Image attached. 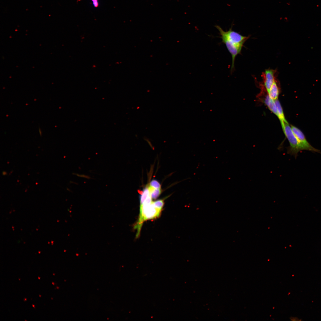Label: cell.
Returning a JSON list of instances; mask_svg holds the SVG:
<instances>
[{
    "instance_id": "obj_1",
    "label": "cell",
    "mask_w": 321,
    "mask_h": 321,
    "mask_svg": "<svg viewBox=\"0 0 321 321\" xmlns=\"http://www.w3.org/2000/svg\"><path fill=\"white\" fill-rule=\"evenodd\" d=\"M281 123L283 132L290 144L288 153L296 157L298 153L302 150L300 144L288 122L281 121Z\"/></svg>"
},
{
    "instance_id": "obj_2",
    "label": "cell",
    "mask_w": 321,
    "mask_h": 321,
    "mask_svg": "<svg viewBox=\"0 0 321 321\" xmlns=\"http://www.w3.org/2000/svg\"><path fill=\"white\" fill-rule=\"evenodd\" d=\"M219 32L221 38H224L230 42L239 46H243L245 41L248 38L232 30L231 28L228 31H225L218 25L215 26Z\"/></svg>"
},
{
    "instance_id": "obj_3",
    "label": "cell",
    "mask_w": 321,
    "mask_h": 321,
    "mask_svg": "<svg viewBox=\"0 0 321 321\" xmlns=\"http://www.w3.org/2000/svg\"><path fill=\"white\" fill-rule=\"evenodd\" d=\"M293 132L297 138L302 150H306L321 153L320 151L315 148L308 142L303 132L296 127L291 125Z\"/></svg>"
},
{
    "instance_id": "obj_4",
    "label": "cell",
    "mask_w": 321,
    "mask_h": 321,
    "mask_svg": "<svg viewBox=\"0 0 321 321\" xmlns=\"http://www.w3.org/2000/svg\"><path fill=\"white\" fill-rule=\"evenodd\" d=\"M221 39L222 42L225 45L232 56V64L231 68L232 72L234 69V62L236 57L238 54H240L243 46L235 44L224 38Z\"/></svg>"
},
{
    "instance_id": "obj_5",
    "label": "cell",
    "mask_w": 321,
    "mask_h": 321,
    "mask_svg": "<svg viewBox=\"0 0 321 321\" xmlns=\"http://www.w3.org/2000/svg\"><path fill=\"white\" fill-rule=\"evenodd\" d=\"M276 70L267 69L265 70L262 75L265 87L268 93L276 80Z\"/></svg>"
},
{
    "instance_id": "obj_6",
    "label": "cell",
    "mask_w": 321,
    "mask_h": 321,
    "mask_svg": "<svg viewBox=\"0 0 321 321\" xmlns=\"http://www.w3.org/2000/svg\"><path fill=\"white\" fill-rule=\"evenodd\" d=\"M264 103L269 109L277 117V109L275 101L271 99L268 95L265 97Z\"/></svg>"
},
{
    "instance_id": "obj_7",
    "label": "cell",
    "mask_w": 321,
    "mask_h": 321,
    "mask_svg": "<svg viewBox=\"0 0 321 321\" xmlns=\"http://www.w3.org/2000/svg\"><path fill=\"white\" fill-rule=\"evenodd\" d=\"M279 94V89L276 80L268 93V95L271 99L275 100L277 99Z\"/></svg>"
},
{
    "instance_id": "obj_8",
    "label": "cell",
    "mask_w": 321,
    "mask_h": 321,
    "mask_svg": "<svg viewBox=\"0 0 321 321\" xmlns=\"http://www.w3.org/2000/svg\"><path fill=\"white\" fill-rule=\"evenodd\" d=\"M274 101L277 109V117L279 119L280 122L283 121L284 122H287L285 118L283 110L279 101L278 99Z\"/></svg>"
},
{
    "instance_id": "obj_9",
    "label": "cell",
    "mask_w": 321,
    "mask_h": 321,
    "mask_svg": "<svg viewBox=\"0 0 321 321\" xmlns=\"http://www.w3.org/2000/svg\"><path fill=\"white\" fill-rule=\"evenodd\" d=\"M148 188L150 194L152 199H157L160 195L161 193V188H155L149 185H148Z\"/></svg>"
},
{
    "instance_id": "obj_10",
    "label": "cell",
    "mask_w": 321,
    "mask_h": 321,
    "mask_svg": "<svg viewBox=\"0 0 321 321\" xmlns=\"http://www.w3.org/2000/svg\"><path fill=\"white\" fill-rule=\"evenodd\" d=\"M140 194L141 195L140 197V205H141L143 204L149 194V191L148 185L146 187L143 189L142 192H140Z\"/></svg>"
},
{
    "instance_id": "obj_11",
    "label": "cell",
    "mask_w": 321,
    "mask_h": 321,
    "mask_svg": "<svg viewBox=\"0 0 321 321\" xmlns=\"http://www.w3.org/2000/svg\"><path fill=\"white\" fill-rule=\"evenodd\" d=\"M153 204L156 207L162 210L164 204L163 200L160 199L153 202Z\"/></svg>"
},
{
    "instance_id": "obj_12",
    "label": "cell",
    "mask_w": 321,
    "mask_h": 321,
    "mask_svg": "<svg viewBox=\"0 0 321 321\" xmlns=\"http://www.w3.org/2000/svg\"><path fill=\"white\" fill-rule=\"evenodd\" d=\"M149 185L155 188H161V186L160 183L155 180H152L150 183Z\"/></svg>"
},
{
    "instance_id": "obj_13",
    "label": "cell",
    "mask_w": 321,
    "mask_h": 321,
    "mask_svg": "<svg viewBox=\"0 0 321 321\" xmlns=\"http://www.w3.org/2000/svg\"><path fill=\"white\" fill-rule=\"evenodd\" d=\"M74 174L76 175L78 177H81L86 178L88 179H89L91 178V177L89 176L84 174H79L75 173Z\"/></svg>"
},
{
    "instance_id": "obj_14",
    "label": "cell",
    "mask_w": 321,
    "mask_h": 321,
    "mask_svg": "<svg viewBox=\"0 0 321 321\" xmlns=\"http://www.w3.org/2000/svg\"><path fill=\"white\" fill-rule=\"evenodd\" d=\"M92 4L95 7H97L99 6V2L98 0H91Z\"/></svg>"
},
{
    "instance_id": "obj_15",
    "label": "cell",
    "mask_w": 321,
    "mask_h": 321,
    "mask_svg": "<svg viewBox=\"0 0 321 321\" xmlns=\"http://www.w3.org/2000/svg\"><path fill=\"white\" fill-rule=\"evenodd\" d=\"M290 319L292 321H300L301 320L300 319L296 317H291L290 318Z\"/></svg>"
},
{
    "instance_id": "obj_16",
    "label": "cell",
    "mask_w": 321,
    "mask_h": 321,
    "mask_svg": "<svg viewBox=\"0 0 321 321\" xmlns=\"http://www.w3.org/2000/svg\"><path fill=\"white\" fill-rule=\"evenodd\" d=\"M32 305L33 307L34 308H35V306H34V304H32Z\"/></svg>"
},
{
    "instance_id": "obj_17",
    "label": "cell",
    "mask_w": 321,
    "mask_h": 321,
    "mask_svg": "<svg viewBox=\"0 0 321 321\" xmlns=\"http://www.w3.org/2000/svg\"><path fill=\"white\" fill-rule=\"evenodd\" d=\"M27 300V299L26 298H25L24 299V301H25V300Z\"/></svg>"
},
{
    "instance_id": "obj_18",
    "label": "cell",
    "mask_w": 321,
    "mask_h": 321,
    "mask_svg": "<svg viewBox=\"0 0 321 321\" xmlns=\"http://www.w3.org/2000/svg\"><path fill=\"white\" fill-rule=\"evenodd\" d=\"M52 284H53V285H54V282H52Z\"/></svg>"
},
{
    "instance_id": "obj_19",
    "label": "cell",
    "mask_w": 321,
    "mask_h": 321,
    "mask_svg": "<svg viewBox=\"0 0 321 321\" xmlns=\"http://www.w3.org/2000/svg\"><path fill=\"white\" fill-rule=\"evenodd\" d=\"M38 279H40V277H38Z\"/></svg>"
},
{
    "instance_id": "obj_20",
    "label": "cell",
    "mask_w": 321,
    "mask_h": 321,
    "mask_svg": "<svg viewBox=\"0 0 321 321\" xmlns=\"http://www.w3.org/2000/svg\"><path fill=\"white\" fill-rule=\"evenodd\" d=\"M39 295V296H40V297H41V295Z\"/></svg>"
},
{
    "instance_id": "obj_21",
    "label": "cell",
    "mask_w": 321,
    "mask_h": 321,
    "mask_svg": "<svg viewBox=\"0 0 321 321\" xmlns=\"http://www.w3.org/2000/svg\"><path fill=\"white\" fill-rule=\"evenodd\" d=\"M53 275H55V274H54V273H53Z\"/></svg>"
},
{
    "instance_id": "obj_22",
    "label": "cell",
    "mask_w": 321,
    "mask_h": 321,
    "mask_svg": "<svg viewBox=\"0 0 321 321\" xmlns=\"http://www.w3.org/2000/svg\"><path fill=\"white\" fill-rule=\"evenodd\" d=\"M57 289H58V288H59V287H57Z\"/></svg>"
},
{
    "instance_id": "obj_23",
    "label": "cell",
    "mask_w": 321,
    "mask_h": 321,
    "mask_svg": "<svg viewBox=\"0 0 321 321\" xmlns=\"http://www.w3.org/2000/svg\"><path fill=\"white\" fill-rule=\"evenodd\" d=\"M19 280L20 281V279L19 278Z\"/></svg>"
},
{
    "instance_id": "obj_24",
    "label": "cell",
    "mask_w": 321,
    "mask_h": 321,
    "mask_svg": "<svg viewBox=\"0 0 321 321\" xmlns=\"http://www.w3.org/2000/svg\"><path fill=\"white\" fill-rule=\"evenodd\" d=\"M53 299V298H51V299Z\"/></svg>"
}]
</instances>
